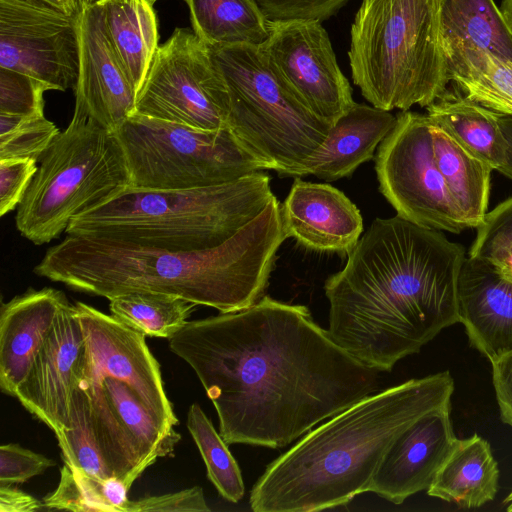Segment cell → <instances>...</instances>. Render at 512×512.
<instances>
[{"label":"cell","mask_w":512,"mask_h":512,"mask_svg":"<svg viewBox=\"0 0 512 512\" xmlns=\"http://www.w3.org/2000/svg\"><path fill=\"white\" fill-rule=\"evenodd\" d=\"M68 304L65 293L52 287L29 288L1 304L0 388L4 394L15 397L58 313Z\"/></svg>","instance_id":"d6986e66"},{"label":"cell","mask_w":512,"mask_h":512,"mask_svg":"<svg viewBox=\"0 0 512 512\" xmlns=\"http://www.w3.org/2000/svg\"><path fill=\"white\" fill-rule=\"evenodd\" d=\"M149 1H150V2H152V3L154 4V2H155V1H157V0H149Z\"/></svg>","instance_id":"bcb514c9"},{"label":"cell","mask_w":512,"mask_h":512,"mask_svg":"<svg viewBox=\"0 0 512 512\" xmlns=\"http://www.w3.org/2000/svg\"><path fill=\"white\" fill-rule=\"evenodd\" d=\"M500 10L512 31V0H502Z\"/></svg>","instance_id":"ee69618b"},{"label":"cell","mask_w":512,"mask_h":512,"mask_svg":"<svg viewBox=\"0 0 512 512\" xmlns=\"http://www.w3.org/2000/svg\"><path fill=\"white\" fill-rule=\"evenodd\" d=\"M429 119L493 170L506 160L507 140L499 113L458 91L447 90L426 107Z\"/></svg>","instance_id":"d4e9b609"},{"label":"cell","mask_w":512,"mask_h":512,"mask_svg":"<svg viewBox=\"0 0 512 512\" xmlns=\"http://www.w3.org/2000/svg\"><path fill=\"white\" fill-rule=\"evenodd\" d=\"M186 425L204 460L208 479L224 499L239 502L245 493L241 470L228 444L197 403L190 406Z\"/></svg>","instance_id":"4dcf8cb0"},{"label":"cell","mask_w":512,"mask_h":512,"mask_svg":"<svg viewBox=\"0 0 512 512\" xmlns=\"http://www.w3.org/2000/svg\"><path fill=\"white\" fill-rule=\"evenodd\" d=\"M57 488L43 498L47 509L126 512L129 488L116 478H98L63 462Z\"/></svg>","instance_id":"f546056e"},{"label":"cell","mask_w":512,"mask_h":512,"mask_svg":"<svg viewBox=\"0 0 512 512\" xmlns=\"http://www.w3.org/2000/svg\"><path fill=\"white\" fill-rule=\"evenodd\" d=\"M500 124L508 146L506 160L497 171L512 180V117L500 115Z\"/></svg>","instance_id":"b9f144b4"},{"label":"cell","mask_w":512,"mask_h":512,"mask_svg":"<svg viewBox=\"0 0 512 512\" xmlns=\"http://www.w3.org/2000/svg\"><path fill=\"white\" fill-rule=\"evenodd\" d=\"M60 133L44 115L0 114V160H40Z\"/></svg>","instance_id":"1f68e13d"},{"label":"cell","mask_w":512,"mask_h":512,"mask_svg":"<svg viewBox=\"0 0 512 512\" xmlns=\"http://www.w3.org/2000/svg\"><path fill=\"white\" fill-rule=\"evenodd\" d=\"M274 197L270 177L262 171L199 188L129 187L74 217L66 234L173 251L203 250L226 242Z\"/></svg>","instance_id":"5b68a950"},{"label":"cell","mask_w":512,"mask_h":512,"mask_svg":"<svg viewBox=\"0 0 512 512\" xmlns=\"http://www.w3.org/2000/svg\"><path fill=\"white\" fill-rule=\"evenodd\" d=\"M227 90V128L265 170L303 177L331 126L293 94L259 45L208 46Z\"/></svg>","instance_id":"ba28073f"},{"label":"cell","mask_w":512,"mask_h":512,"mask_svg":"<svg viewBox=\"0 0 512 512\" xmlns=\"http://www.w3.org/2000/svg\"><path fill=\"white\" fill-rule=\"evenodd\" d=\"M458 307L470 344L490 362L512 351V284L491 264L466 257Z\"/></svg>","instance_id":"ffe728a7"},{"label":"cell","mask_w":512,"mask_h":512,"mask_svg":"<svg viewBox=\"0 0 512 512\" xmlns=\"http://www.w3.org/2000/svg\"><path fill=\"white\" fill-rule=\"evenodd\" d=\"M269 20L314 19L335 15L349 0H255Z\"/></svg>","instance_id":"8d00e7d4"},{"label":"cell","mask_w":512,"mask_h":512,"mask_svg":"<svg viewBox=\"0 0 512 512\" xmlns=\"http://www.w3.org/2000/svg\"><path fill=\"white\" fill-rule=\"evenodd\" d=\"M449 371L379 390L307 432L253 486L254 512L322 511L367 487L394 439L420 416L451 405Z\"/></svg>","instance_id":"277c9868"},{"label":"cell","mask_w":512,"mask_h":512,"mask_svg":"<svg viewBox=\"0 0 512 512\" xmlns=\"http://www.w3.org/2000/svg\"><path fill=\"white\" fill-rule=\"evenodd\" d=\"M439 23L446 59L473 50L512 61V31L494 0H440Z\"/></svg>","instance_id":"603a6c76"},{"label":"cell","mask_w":512,"mask_h":512,"mask_svg":"<svg viewBox=\"0 0 512 512\" xmlns=\"http://www.w3.org/2000/svg\"><path fill=\"white\" fill-rule=\"evenodd\" d=\"M111 315L146 337L171 338L197 306L173 295L132 292L109 300Z\"/></svg>","instance_id":"f1b7e54d"},{"label":"cell","mask_w":512,"mask_h":512,"mask_svg":"<svg viewBox=\"0 0 512 512\" xmlns=\"http://www.w3.org/2000/svg\"><path fill=\"white\" fill-rule=\"evenodd\" d=\"M451 405L432 410L411 423L383 455L367 492L400 505L427 490L455 441Z\"/></svg>","instance_id":"2e32d148"},{"label":"cell","mask_w":512,"mask_h":512,"mask_svg":"<svg viewBox=\"0 0 512 512\" xmlns=\"http://www.w3.org/2000/svg\"><path fill=\"white\" fill-rule=\"evenodd\" d=\"M476 237L468 256L482 259L486 255L512 246V196L487 212L476 228Z\"/></svg>","instance_id":"836d02e7"},{"label":"cell","mask_w":512,"mask_h":512,"mask_svg":"<svg viewBox=\"0 0 512 512\" xmlns=\"http://www.w3.org/2000/svg\"><path fill=\"white\" fill-rule=\"evenodd\" d=\"M481 260L491 264L506 281L512 284V246L494 251Z\"/></svg>","instance_id":"60d3db41"},{"label":"cell","mask_w":512,"mask_h":512,"mask_svg":"<svg viewBox=\"0 0 512 512\" xmlns=\"http://www.w3.org/2000/svg\"><path fill=\"white\" fill-rule=\"evenodd\" d=\"M43 507V501L14 485H0V512H34Z\"/></svg>","instance_id":"ab89813d"},{"label":"cell","mask_w":512,"mask_h":512,"mask_svg":"<svg viewBox=\"0 0 512 512\" xmlns=\"http://www.w3.org/2000/svg\"><path fill=\"white\" fill-rule=\"evenodd\" d=\"M115 133L132 188L207 187L265 170L228 128L203 130L134 113Z\"/></svg>","instance_id":"30bf717a"},{"label":"cell","mask_w":512,"mask_h":512,"mask_svg":"<svg viewBox=\"0 0 512 512\" xmlns=\"http://www.w3.org/2000/svg\"><path fill=\"white\" fill-rule=\"evenodd\" d=\"M0 67L29 75L49 90L75 89L77 9L68 13L45 0H0Z\"/></svg>","instance_id":"4fadbf2b"},{"label":"cell","mask_w":512,"mask_h":512,"mask_svg":"<svg viewBox=\"0 0 512 512\" xmlns=\"http://www.w3.org/2000/svg\"><path fill=\"white\" fill-rule=\"evenodd\" d=\"M53 460L42 454L8 443L0 446V485H15L28 481L54 466Z\"/></svg>","instance_id":"e575fe53"},{"label":"cell","mask_w":512,"mask_h":512,"mask_svg":"<svg viewBox=\"0 0 512 512\" xmlns=\"http://www.w3.org/2000/svg\"><path fill=\"white\" fill-rule=\"evenodd\" d=\"M259 47L301 103L330 126L356 103L320 21L269 20L268 36Z\"/></svg>","instance_id":"5bb4252c"},{"label":"cell","mask_w":512,"mask_h":512,"mask_svg":"<svg viewBox=\"0 0 512 512\" xmlns=\"http://www.w3.org/2000/svg\"><path fill=\"white\" fill-rule=\"evenodd\" d=\"M106 31L131 86L139 94L159 47L158 22L149 0H100Z\"/></svg>","instance_id":"cb8c5ba5"},{"label":"cell","mask_w":512,"mask_h":512,"mask_svg":"<svg viewBox=\"0 0 512 512\" xmlns=\"http://www.w3.org/2000/svg\"><path fill=\"white\" fill-rule=\"evenodd\" d=\"M275 196L223 244L173 251L103 237L67 235L50 247L34 273L71 290L108 300L126 293L173 295L220 313L245 309L264 296L287 237Z\"/></svg>","instance_id":"3957f363"},{"label":"cell","mask_w":512,"mask_h":512,"mask_svg":"<svg viewBox=\"0 0 512 512\" xmlns=\"http://www.w3.org/2000/svg\"><path fill=\"white\" fill-rule=\"evenodd\" d=\"M79 71L75 116L116 132L135 113L138 94L109 40L100 0H78Z\"/></svg>","instance_id":"9a60e30c"},{"label":"cell","mask_w":512,"mask_h":512,"mask_svg":"<svg viewBox=\"0 0 512 512\" xmlns=\"http://www.w3.org/2000/svg\"><path fill=\"white\" fill-rule=\"evenodd\" d=\"M450 82L469 99L512 117V61L466 50L447 58Z\"/></svg>","instance_id":"83f0119b"},{"label":"cell","mask_w":512,"mask_h":512,"mask_svg":"<svg viewBox=\"0 0 512 512\" xmlns=\"http://www.w3.org/2000/svg\"><path fill=\"white\" fill-rule=\"evenodd\" d=\"M397 122V116L373 105L355 103L328 133L307 165L306 176L336 181L371 160Z\"/></svg>","instance_id":"44dd1931"},{"label":"cell","mask_w":512,"mask_h":512,"mask_svg":"<svg viewBox=\"0 0 512 512\" xmlns=\"http://www.w3.org/2000/svg\"><path fill=\"white\" fill-rule=\"evenodd\" d=\"M34 159L0 160V216L18 208L38 167Z\"/></svg>","instance_id":"d590c367"},{"label":"cell","mask_w":512,"mask_h":512,"mask_svg":"<svg viewBox=\"0 0 512 512\" xmlns=\"http://www.w3.org/2000/svg\"><path fill=\"white\" fill-rule=\"evenodd\" d=\"M130 187L123 148L115 132L73 115L40 159L17 208L16 228L35 245L66 232L71 220Z\"/></svg>","instance_id":"9c48e42d"},{"label":"cell","mask_w":512,"mask_h":512,"mask_svg":"<svg viewBox=\"0 0 512 512\" xmlns=\"http://www.w3.org/2000/svg\"><path fill=\"white\" fill-rule=\"evenodd\" d=\"M193 32L207 46L261 45L269 19L255 0H184Z\"/></svg>","instance_id":"4316f807"},{"label":"cell","mask_w":512,"mask_h":512,"mask_svg":"<svg viewBox=\"0 0 512 512\" xmlns=\"http://www.w3.org/2000/svg\"><path fill=\"white\" fill-rule=\"evenodd\" d=\"M431 132L434 157L449 193L467 229H476L488 212L493 169L432 121Z\"/></svg>","instance_id":"484cf974"},{"label":"cell","mask_w":512,"mask_h":512,"mask_svg":"<svg viewBox=\"0 0 512 512\" xmlns=\"http://www.w3.org/2000/svg\"><path fill=\"white\" fill-rule=\"evenodd\" d=\"M466 252L439 230L398 215L377 218L324 283L328 332L380 372L459 322L458 280Z\"/></svg>","instance_id":"7a4b0ae2"},{"label":"cell","mask_w":512,"mask_h":512,"mask_svg":"<svg viewBox=\"0 0 512 512\" xmlns=\"http://www.w3.org/2000/svg\"><path fill=\"white\" fill-rule=\"evenodd\" d=\"M375 155L379 190L397 215L420 226L467 230L437 166L427 114L401 111Z\"/></svg>","instance_id":"8fae6325"},{"label":"cell","mask_w":512,"mask_h":512,"mask_svg":"<svg viewBox=\"0 0 512 512\" xmlns=\"http://www.w3.org/2000/svg\"><path fill=\"white\" fill-rule=\"evenodd\" d=\"M504 503L507 504V511L512 512V491L504 500Z\"/></svg>","instance_id":"f6af8a7d"},{"label":"cell","mask_w":512,"mask_h":512,"mask_svg":"<svg viewBox=\"0 0 512 512\" xmlns=\"http://www.w3.org/2000/svg\"><path fill=\"white\" fill-rule=\"evenodd\" d=\"M439 5L440 0H362L348 57L353 83L371 105L386 111L426 108L448 90Z\"/></svg>","instance_id":"8992f818"},{"label":"cell","mask_w":512,"mask_h":512,"mask_svg":"<svg viewBox=\"0 0 512 512\" xmlns=\"http://www.w3.org/2000/svg\"><path fill=\"white\" fill-rule=\"evenodd\" d=\"M47 90L44 83L29 75L0 67V114L44 115L43 94Z\"/></svg>","instance_id":"d6a6232c"},{"label":"cell","mask_w":512,"mask_h":512,"mask_svg":"<svg viewBox=\"0 0 512 512\" xmlns=\"http://www.w3.org/2000/svg\"><path fill=\"white\" fill-rule=\"evenodd\" d=\"M168 343L200 380L228 445L285 447L381 390L380 371L337 345L306 306L268 295L188 321Z\"/></svg>","instance_id":"6da1fadb"},{"label":"cell","mask_w":512,"mask_h":512,"mask_svg":"<svg viewBox=\"0 0 512 512\" xmlns=\"http://www.w3.org/2000/svg\"><path fill=\"white\" fill-rule=\"evenodd\" d=\"M228 95L208 46L188 28L159 45L135 113L203 130L227 128Z\"/></svg>","instance_id":"7c38bea8"},{"label":"cell","mask_w":512,"mask_h":512,"mask_svg":"<svg viewBox=\"0 0 512 512\" xmlns=\"http://www.w3.org/2000/svg\"><path fill=\"white\" fill-rule=\"evenodd\" d=\"M208 512L201 487L180 490L159 496H149L138 500H129L126 512Z\"/></svg>","instance_id":"74e56055"},{"label":"cell","mask_w":512,"mask_h":512,"mask_svg":"<svg viewBox=\"0 0 512 512\" xmlns=\"http://www.w3.org/2000/svg\"><path fill=\"white\" fill-rule=\"evenodd\" d=\"M498 483L499 468L489 442L473 434L456 439L427 493L461 508H477L495 498Z\"/></svg>","instance_id":"7402d4cb"},{"label":"cell","mask_w":512,"mask_h":512,"mask_svg":"<svg viewBox=\"0 0 512 512\" xmlns=\"http://www.w3.org/2000/svg\"><path fill=\"white\" fill-rule=\"evenodd\" d=\"M84 346V333L74 304L63 307L15 397L56 438L68 429L74 371Z\"/></svg>","instance_id":"e0dca14e"},{"label":"cell","mask_w":512,"mask_h":512,"mask_svg":"<svg viewBox=\"0 0 512 512\" xmlns=\"http://www.w3.org/2000/svg\"><path fill=\"white\" fill-rule=\"evenodd\" d=\"M280 209L287 237L310 250L348 255L363 234L357 206L327 183L296 177Z\"/></svg>","instance_id":"ac0fdd59"},{"label":"cell","mask_w":512,"mask_h":512,"mask_svg":"<svg viewBox=\"0 0 512 512\" xmlns=\"http://www.w3.org/2000/svg\"><path fill=\"white\" fill-rule=\"evenodd\" d=\"M50 4L62 9L68 13H74L77 9L78 0H45Z\"/></svg>","instance_id":"7bdbcfd3"},{"label":"cell","mask_w":512,"mask_h":512,"mask_svg":"<svg viewBox=\"0 0 512 512\" xmlns=\"http://www.w3.org/2000/svg\"><path fill=\"white\" fill-rule=\"evenodd\" d=\"M492 364V377L500 416L512 426V351L499 357Z\"/></svg>","instance_id":"f35d334b"},{"label":"cell","mask_w":512,"mask_h":512,"mask_svg":"<svg viewBox=\"0 0 512 512\" xmlns=\"http://www.w3.org/2000/svg\"><path fill=\"white\" fill-rule=\"evenodd\" d=\"M181 436L165 425L124 377L81 354L71 391L69 426L57 438L63 462L130 489L158 458L172 455Z\"/></svg>","instance_id":"52a82bcc"}]
</instances>
